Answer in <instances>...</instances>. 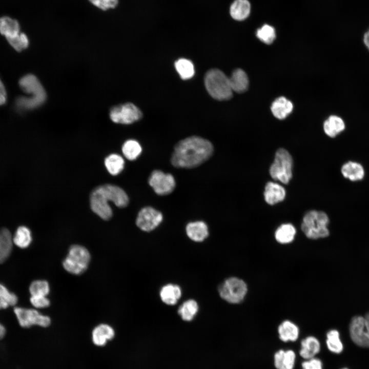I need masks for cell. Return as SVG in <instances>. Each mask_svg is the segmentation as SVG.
<instances>
[{"label":"cell","instance_id":"cell-7","mask_svg":"<svg viewBox=\"0 0 369 369\" xmlns=\"http://www.w3.org/2000/svg\"><path fill=\"white\" fill-rule=\"evenodd\" d=\"M218 291L222 299L230 303L237 304L245 298L248 287L241 279L232 277L224 280L219 285Z\"/></svg>","mask_w":369,"mask_h":369},{"label":"cell","instance_id":"cell-38","mask_svg":"<svg viewBox=\"0 0 369 369\" xmlns=\"http://www.w3.org/2000/svg\"><path fill=\"white\" fill-rule=\"evenodd\" d=\"M9 44L17 51L20 52L26 49L29 44L26 34L20 32L17 35L7 39Z\"/></svg>","mask_w":369,"mask_h":369},{"label":"cell","instance_id":"cell-46","mask_svg":"<svg viewBox=\"0 0 369 369\" xmlns=\"http://www.w3.org/2000/svg\"><path fill=\"white\" fill-rule=\"evenodd\" d=\"M367 31H368V32L369 33V30H368Z\"/></svg>","mask_w":369,"mask_h":369},{"label":"cell","instance_id":"cell-39","mask_svg":"<svg viewBox=\"0 0 369 369\" xmlns=\"http://www.w3.org/2000/svg\"><path fill=\"white\" fill-rule=\"evenodd\" d=\"M93 6L103 10L115 8L118 5V0H88Z\"/></svg>","mask_w":369,"mask_h":369},{"label":"cell","instance_id":"cell-40","mask_svg":"<svg viewBox=\"0 0 369 369\" xmlns=\"http://www.w3.org/2000/svg\"><path fill=\"white\" fill-rule=\"evenodd\" d=\"M30 301L31 304L36 309H43L48 307L50 301L47 296H31Z\"/></svg>","mask_w":369,"mask_h":369},{"label":"cell","instance_id":"cell-16","mask_svg":"<svg viewBox=\"0 0 369 369\" xmlns=\"http://www.w3.org/2000/svg\"><path fill=\"white\" fill-rule=\"evenodd\" d=\"M274 365L277 369H293L296 361L295 353L292 350H280L274 355Z\"/></svg>","mask_w":369,"mask_h":369},{"label":"cell","instance_id":"cell-31","mask_svg":"<svg viewBox=\"0 0 369 369\" xmlns=\"http://www.w3.org/2000/svg\"><path fill=\"white\" fill-rule=\"evenodd\" d=\"M32 240L31 232L25 226L19 227L13 237V242L18 247L25 249L28 247Z\"/></svg>","mask_w":369,"mask_h":369},{"label":"cell","instance_id":"cell-32","mask_svg":"<svg viewBox=\"0 0 369 369\" xmlns=\"http://www.w3.org/2000/svg\"><path fill=\"white\" fill-rule=\"evenodd\" d=\"M141 147L135 140H127L122 145V152L125 157L129 160L136 159L141 154Z\"/></svg>","mask_w":369,"mask_h":369},{"label":"cell","instance_id":"cell-29","mask_svg":"<svg viewBox=\"0 0 369 369\" xmlns=\"http://www.w3.org/2000/svg\"><path fill=\"white\" fill-rule=\"evenodd\" d=\"M199 309L197 302L194 299L183 302L178 309V314L186 321H192L197 315Z\"/></svg>","mask_w":369,"mask_h":369},{"label":"cell","instance_id":"cell-25","mask_svg":"<svg viewBox=\"0 0 369 369\" xmlns=\"http://www.w3.org/2000/svg\"><path fill=\"white\" fill-rule=\"evenodd\" d=\"M20 25L18 21L9 16L0 17V33L6 39L12 37L20 32Z\"/></svg>","mask_w":369,"mask_h":369},{"label":"cell","instance_id":"cell-41","mask_svg":"<svg viewBox=\"0 0 369 369\" xmlns=\"http://www.w3.org/2000/svg\"><path fill=\"white\" fill-rule=\"evenodd\" d=\"M301 366L302 369H323L322 361L315 357L303 361Z\"/></svg>","mask_w":369,"mask_h":369},{"label":"cell","instance_id":"cell-27","mask_svg":"<svg viewBox=\"0 0 369 369\" xmlns=\"http://www.w3.org/2000/svg\"><path fill=\"white\" fill-rule=\"evenodd\" d=\"M251 5L248 0H235L230 7V14L236 20H242L249 15Z\"/></svg>","mask_w":369,"mask_h":369},{"label":"cell","instance_id":"cell-11","mask_svg":"<svg viewBox=\"0 0 369 369\" xmlns=\"http://www.w3.org/2000/svg\"><path fill=\"white\" fill-rule=\"evenodd\" d=\"M148 182L154 192L159 195L170 194L176 186L175 180L172 175L165 173L158 170H155L151 173Z\"/></svg>","mask_w":369,"mask_h":369},{"label":"cell","instance_id":"cell-15","mask_svg":"<svg viewBox=\"0 0 369 369\" xmlns=\"http://www.w3.org/2000/svg\"><path fill=\"white\" fill-rule=\"evenodd\" d=\"M188 237L195 242H202L209 236V230L207 224L202 221H196L189 223L186 228Z\"/></svg>","mask_w":369,"mask_h":369},{"label":"cell","instance_id":"cell-3","mask_svg":"<svg viewBox=\"0 0 369 369\" xmlns=\"http://www.w3.org/2000/svg\"><path fill=\"white\" fill-rule=\"evenodd\" d=\"M204 85L209 94L214 99L226 100L232 97L229 78L219 69H212L206 73Z\"/></svg>","mask_w":369,"mask_h":369},{"label":"cell","instance_id":"cell-22","mask_svg":"<svg viewBox=\"0 0 369 369\" xmlns=\"http://www.w3.org/2000/svg\"><path fill=\"white\" fill-rule=\"evenodd\" d=\"M233 91L241 93L247 91L249 86V79L246 73L241 69L235 70L229 78Z\"/></svg>","mask_w":369,"mask_h":369},{"label":"cell","instance_id":"cell-43","mask_svg":"<svg viewBox=\"0 0 369 369\" xmlns=\"http://www.w3.org/2000/svg\"><path fill=\"white\" fill-rule=\"evenodd\" d=\"M363 41L365 47L369 51V33L368 31L364 33L363 37Z\"/></svg>","mask_w":369,"mask_h":369},{"label":"cell","instance_id":"cell-19","mask_svg":"<svg viewBox=\"0 0 369 369\" xmlns=\"http://www.w3.org/2000/svg\"><path fill=\"white\" fill-rule=\"evenodd\" d=\"M159 295L161 301L169 305L175 304L181 296V290L177 284L169 283L163 286Z\"/></svg>","mask_w":369,"mask_h":369},{"label":"cell","instance_id":"cell-6","mask_svg":"<svg viewBox=\"0 0 369 369\" xmlns=\"http://www.w3.org/2000/svg\"><path fill=\"white\" fill-rule=\"evenodd\" d=\"M293 159L284 149H279L275 153L274 162L269 172L272 178L284 184L289 182L292 177Z\"/></svg>","mask_w":369,"mask_h":369},{"label":"cell","instance_id":"cell-4","mask_svg":"<svg viewBox=\"0 0 369 369\" xmlns=\"http://www.w3.org/2000/svg\"><path fill=\"white\" fill-rule=\"evenodd\" d=\"M329 222V219L325 213L312 210L304 215L301 228L305 235L310 239L325 238L330 234L327 228Z\"/></svg>","mask_w":369,"mask_h":369},{"label":"cell","instance_id":"cell-1","mask_svg":"<svg viewBox=\"0 0 369 369\" xmlns=\"http://www.w3.org/2000/svg\"><path fill=\"white\" fill-rule=\"evenodd\" d=\"M213 151V146L208 140L196 136L189 137L176 144L171 163L176 168H195L208 160Z\"/></svg>","mask_w":369,"mask_h":369},{"label":"cell","instance_id":"cell-14","mask_svg":"<svg viewBox=\"0 0 369 369\" xmlns=\"http://www.w3.org/2000/svg\"><path fill=\"white\" fill-rule=\"evenodd\" d=\"M263 194L265 202L269 204L273 205L284 199L285 190L278 183L270 181L265 186Z\"/></svg>","mask_w":369,"mask_h":369},{"label":"cell","instance_id":"cell-34","mask_svg":"<svg viewBox=\"0 0 369 369\" xmlns=\"http://www.w3.org/2000/svg\"><path fill=\"white\" fill-rule=\"evenodd\" d=\"M326 343L328 349L332 353L339 354L343 350L339 333L336 330H331L327 333Z\"/></svg>","mask_w":369,"mask_h":369},{"label":"cell","instance_id":"cell-18","mask_svg":"<svg viewBox=\"0 0 369 369\" xmlns=\"http://www.w3.org/2000/svg\"><path fill=\"white\" fill-rule=\"evenodd\" d=\"M114 335V330L110 325L107 324H100L92 331V341L95 345L102 346L108 340L113 338Z\"/></svg>","mask_w":369,"mask_h":369},{"label":"cell","instance_id":"cell-42","mask_svg":"<svg viewBox=\"0 0 369 369\" xmlns=\"http://www.w3.org/2000/svg\"><path fill=\"white\" fill-rule=\"evenodd\" d=\"M7 100V93L5 86L0 78V106L6 103Z\"/></svg>","mask_w":369,"mask_h":369},{"label":"cell","instance_id":"cell-8","mask_svg":"<svg viewBox=\"0 0 369 369\" xmlns=\"http://www.w3.org/2000/svg\"><path fill=\"white\" fill-rule=\"evenodd\" d=\"M350 337L356 345L369 347V312L364 316H356L349 325Z\"/></svg>","mask_w":369,"mask_h":369},{"label":"cell","instance_id":"cell-36","mask_svg":"<svg viewBox=\"0 0 369 369\" xmlns=\"http://www.w3.org/2000/svg\"><path fill=\"white\" fill-rule=\"evenodd\" d=\"M29 290L31 296H47L50 293V285L46 280H36L31 282Z\"/></svg>","mask_w":369,"mask_h":369},{"label":"cell","instance_id":"cell-5","mask_svg":"<svg viewBox=\"0 0 369 369\" xmlns=\"http://www.w3.org/2000/svg\"><path fill=\"white\" fill-rule=\"evenodd\" d=\"M90 260V253L85 247L74 244L70 247L62 265L68 273L79 275L87 270Z\"/></svg>","mask_w":369,"mask_h":369},{"label":"cell","instance_id":"cell-26","mask_svg":"<svg viewBox=\"0 0 369 369\" xmlns=\"http://www.w3.org/2000/svg\"><path fill=\"white\" fill-rule=\"evenodd\" d=\"M13 238L9 230H0V263L4 262L10 256L13 244Z\"/></svg>","mask_w":369,"mask_h":369},{"label":"cell","instance_id":"cell-9","mask_svg":"<svg viewBox=\"0 0 369 369\" xmlns=\"http://www.w3.org/2000/svg\"><path fill=\"white\" fill-rule=\"evenodd\" d=\"M14 313L20 325L29 327L32 325L47 327L51 323L50 318L40 314L35 309L15 307Z\"/></svg>","mask_w":369,"mask_h":369},{"label":"cell","instance_id":"cell-33","mask_svg":"<svg viewBox=\"0 0 369 369\" xmlns=\"http://www.w3.org/2000/svg\"><path fill=\"white\" fill-rule=\"evenodd\" d=\"M175 67L180 77L184 80L192 78L194 74V65L189 59H179L175 61Z\"/></svg>","mask_w":369,"mask_h":369},{"label":"cell","instance_id":"cell-35","mask_svg":"<svg viewBox=\"0 0 369 369\" xmlns=\"http://www.w3.org/2000/svg\"><path fill=\"white\" fill-rule=\"evenodd\" d=\"M17 296L0 283V310L14 306L17 302Z\"/></svg>","mask_w":369,"mask_h":369},{"label":"cell","instance_id":"cell-37","mask_svg":"<svg viewBox=\"0 0 369 369\" xmlns=\"http://www.w3.org/2000/svg\"><path fill=\"white\" fill-rule=\"evenodd\" d=\"M256 36L261 42L269 45L275 39V30L271 26L265 24L257 30Z\"/></svg>","mask_w":369,"mask_h":369},{"label":"cell","instance_id":"cell-12","mask_svg":"<svg viewBox=\"0 0 369 369\" xmlns=\"http://www.w3.org/2000/svg\"><path fill=\"white\" fill-rule=\"evenodd\" d=\"M162 219L161 212L152 207H146L139 212L136 219V224L142 231L150 232L156 229Z\"/></svg>","mask_w":369,"mask_h":369},{"label":"cell","instance_id":"cell-13","mask_svg":"<svg viewBox=\"0 0 369 369\" xmlns=\"http://www.w3.org/2000/svg\"><path fill=\"white\" fill-rule=\"evenodd\" d=\"M19 86L29 97L38 99L45 102L46 93L38 78L33 74H29L22 77L19 81Z\"/></svg>","mask_w":369,"mask_h":369},{"label":"cell","instance_id":"cell-17","mask_svg":"<svg viewBox=\"0 0 369 369\" xmlns=\"http://www.w3.org/2000/svg\"><path fill=\"white\" fill-rule=\"evenodd\" d=\"M320 351V343L316 337L310 336L301 341L300 356L307 360L315 357Z\"/></svg>","mask_w":369,"mask_h":369},{"label":"cell","instance_id":"cell-20","mask_svg":"<svg viewBox=\"0 0 369 369\" xmlns=\"http://www.w3.org/2000/svg\"><path fill=\"white\" fill-rule=\"evenodd\" d=\"M280 339L283 342L295 341L299 335L298 326L293 322L286 320L282 322L278 327Z\"/></svg>","mask_w":369,"mask_h":369},{"label":"cell","instance_id":"cell-10","mask_svg":"<svg viewBox=\"0 0 369 369\" xmlns=\"http://www.w3.org/2000/svg\"><path fill=\"white\" fill-rule=\"evenodd\" d=\"M142 114L140 110L132 103H126L112 108L110 117L112 121L121 124H130L139 120Z\"/></svg>","mask_w":369,"mask_h":369},{"label":"cell","instance_id":"cell-30","mask_svg":"<svg viewBox=\"0 0 369 369\" xmlns=\"http://www.w3.org/2000/svg\"><path fill=\"white\" fill-rule=\"evenodd\" d=\"M105 165L108 172L115 176L124 169L125 161L123 158L117 154H111L105 159Z\"/></svg>","mask_w":369,"mask_h":369},{"label":"cell","instance_id":"cell-24","mask_svg":"<svg viewBox=\"0 0 369 369\" xmlns=\"http://www.w3.org/2000/svg\"><path fill=\"white\" fill-rule=\"evenodd\" d=\"M345 128L344 120L339 116L331 115L323 124L325 133L329 137L334 138L343 131Z\"/></svg>","mask_w":369,"mask_h":369},{"label":"cell","instance_id":"cell-2","mask_svg":"<svg viewBox=\"0 0 369 369\" xmlns=\"http://www.w3.org/2000/svg\"><path fill=\"white\" fill-rule=\"evenodd\" d=\"M109 201H112L118 208H124L128 206L129 199L122 189L111 184L98 186L90 194V202L92 211L105 220L110 219L113 214Z\"/></svg>","mask_w":369,"mask_h":369},{"label":"cell","instance_id":"cell-21","mask_svg":"<svg viewBox=\"0 0 369 369\" xmlns=\"http://www.w3.org/2000/svg\"><path fill=\"white\" fill-rule=\"evenodd\" d=\"M341 172L344 177L353 181L362 180L365 174L363 166L358 162L352 161L343 164Z\"/></svg>","mask_w":369,"mask_h":369},{"label":"cell","instance_id":"cell-23","mask_svg":"<svg viewBox=\"0 0 369 369\" xmlns=\"http://www.w3.org/2000/svg\"><path fill=\"white\" fill-rule=\"evenodd\" d=\"M293 108L292 103L284 97L281 96L273 102L271 109L276 118L283 119L291 113Z\"/></svg>","mask_w":369,"mask_h":369},{"label":"cell","instance_id":"cell-44","mask_svg":"<svg viewBox=\"0 0 369 369\" xmlns=\"http://www.w3.org/2000/svg\"><path fill=\"white\" fill-rule=\"evenodd\" d=\"M6 333L5 327L0 323V339L4 337Z\"/></svg>","mask_w":369,"mask_h":369},{"label":"cell","instance_id":"cell-28","mask_svg":"<svg viewBox=\"0 0 369 369\" xmlns=\"http://www.w3.org/2000/svg\"><path fill=\"white\" fill-rule=\"evenodd\" d=\"M296 230L291 223H284L280 225L275 232L276 241L281 244H287L293 241Z\"/></svg>","mask_w":369,"mask_h":369},{"label":"cell","instance_id":"cell-45","mask_svg":"<svg viewBox=\"0 0 369 369\" xmlns=\"http://www.w3.org/2000/svg\"><path fill=\"white\" fill-rule=\"evenodd\" d=\"M341 369H348V368H341Z\"/></svg>","mask_w":369,"mask_h":369}]
</instances>
